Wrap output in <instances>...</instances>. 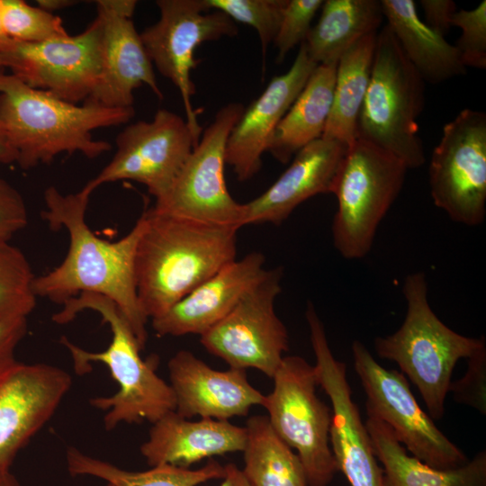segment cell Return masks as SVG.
<instances>
[{"mask_svg": "<svg viewBox=\"0 0 486 486\" xmlns=\"http://www.w3.org/2000/svg\"><path fill=\"white\" fill-rule=\"evenodd\" d=\"M323 2L322 0H288L273 41L277 50V63H282L291 50L305 40L311 28V21Z\"/></svg>", "mask_w": 486, "mask_h": 486, "instance_id": "e575fe53", "label": "cell"}, {"mask_svg": "<svg viewBox=\"0 0 486 486\" xmlns=\"http://www.w3.org/2000/svg\"><path fill=\"white\" fill-rule=\"evenodd\" d=\"M72 384L65 370L15 359L0 369V469L10 470L19 453L53 416Z\"/></svg>", "mask_w": 486, "mask_h": 486, "instance_id": "e0dca14e", "label": "cell"}, {"mask_svg": "<svg viewBox=\"0 0 486 486\" xmlns=\"http://www.w3.org/2000/svg\"><path fill=\"white\" fill-rule=\"evenodd\" d=\"M266 256L251 252L225 266L160 317L151 320L160 336L202 335L221 320L266 274Z\"/></svg>", "mask_w": 486, "mask_h": 486, "instance_id": "7402d4cb", "label": "cell"}, {"mask_svg": "<svg viewBox=\"0 0 486 486\" xmlns=\"http://www.w3.org/2000/svg\"><path fill=\"white\" fill-rule=\"evenodd\" d=\"M197 143L185 119L160 109L151 121L131 123L118 134L113 158L84 188L93 193L107 183L132 180L157 198L170 185Z\"/></svg>", "mask_w": 486, "mask_h": 486, "instance_id": "5bb4252c", "label": "cell"}, {"mask_svg": "<svg viewBox=\"0 0 486 486\" xmlns=\"http://www.w3.org/2000/svg\"><path fill=\"white\" fill-rule=\"evenodd\" d=\"M132 108H106L61 100L29 86L0 68V123L24 170L50 163L62 153L95 158L111 149L92 131L127 122Z\"/></svg>", "mask_w": 486, "mask_h": 486, "instance_id": "3957f363", "label": "cell"}, {"mask_svg": "<svg viewBox=\"0 0 486 486\" xmlns=\"http://www.w3.org/2000/svg\"><path fill=\"white\" fill-rule=\"evenodd\" d=\"M0 68H4L3 60L0 58Z\"/></svg>", "mask_w": 486, "mask_h": 486, "instance_id": "f6af8a7d", "label": "cell"}, {"mask_svg": "<svg viewBox=\"0 0 486 486\" xmlns=\"http://www.w3.org/2000/svg\"><path fill=\"white\" fill-rule=\"evenodd\" d=\"M434 204L454 222L481 225L486 217V114L461 111L446 123L428 168Z\"/></svg>", "mask_w": 486, "mask_h": 486, "instance_id": "7c38bea8", "label": "cell"}, {"mask_svg": "<svg viewBox=\"0 0 486 486\" xmlns=\"http://www.w3.org/2000/svg\"><path fill=\"white\" fill-rule=\"evenodd\" d=\"M55 313L53 320L65 324L73 320L83 310L97 312L108 324L112 339L106 349L90 352L62 338L61 343L69 351L75 371L79 374L90 371L93 363L105 364L118 391L112 396L97 397L91 404L106 413L104 423L112 429L121 423L151 424L176 409L173 390L156 372L158 357L143 360L137 338L125 316L117 305L101 294L85 292L69 299Z\"/></svg>", "mask_w": 486, "mask_h": 486, "instance_id": "277c9868", "label": "cell"}, {"mask_svg": "<svg viewBox=\"0 0 486 486\" xmlns=\"http://www.w3.org/2000/svg\"><path fill=\"white\" fill-rule=\"evenodd\" d=\"M66 461L71 475L97 477L112 486H197L225 475V466L216 461H210L199 469L160 464L143 472H130L76 447H68Z\"/></svg>", "mask_w": 486, "mask_h": 486, "instance_id": "f546056e", "label": "cell"}, {"mask_svg": "<svg viewBox=\"0 0 486 486\" xmlns=\"http://www.w3.org/2000/svg\"><path fill=\"white\" fill-rule=\"evenodd\" d=\"M382 464L383 486H486V452L453 469L433 468L407 453L391 428L368 417L364 423Z\"/></svg>", "mask_w": 486, "mask_h": 486, "instance_id": "cb8c5ba5", "label": "cell"}, {"mask_svg": "<svg viewBox=\"0 0 486 486\" xmlns=\"http://www.w3.org/2000/svg\"><path fill=\"white\" fill-rule=\"evenodd\" d=\"M91 194L84 187L68 194L55 186L45 190L46 210L41 216L51 230L68 231L69 247L60 265L35 276L34 292L58 304L85 292L105 296L125 316L143 349L148 338V319L139 303L135 256L144 217L141 215L132 229L116 241L100 238L86 221Z\"/></svg>", "mask_w": 486, "mask_h": 486, "instance_id": "6da1fadb", "label": "cell"}, {"mask_svg": "<svg viewBox=\"0 0 486 486\" xmlns=\"http://www.w3.org/2000/svg\"><path fill=\"white\" fill-rule=\"evenodd\" d=\"M211 10L224 13L234 22L251 26L257 32L266 56L274 41L288 0H205Z\"/></svg>", "mask_w": 486, "mask_h": 486, "instance_id": "d6a6232c", "label": "cell"}, {"mask_svg": "<svg viewBox=\"0 0 486 486\" xmlns=\"http://www.w3.org/2000/svg\"><path fill=\"white\" fill-rule=\"evenodd\" d=\"M320 17L302 42L317 65L338 62L352 45L377 32L384 18L378 0H327Z\"/></svg>", "mask_w": 486, "mask_h": 486, "instance_id": "4316f807", "label": "cell"}, {"mask_svg": "<svg viewBox=\"0 0 486 486\" xmlns=\"http://www.w3.org/2000/svg\"><path fill=\"white\" fill-rule=\"evenodd\" d=\"M27 222L28 212L22 196L0 176V244L9 243Z\"/></svg>", "mask_w": 486, "mask_h": 486, "instance_id": "8d00e7d4", "label": "cell"}, {"mask_svg": "<svg viewBox=\"0 0 486 486\" xmlns=\"http://www.w3.org/2000/svg\"><path fill=\"white\" fill-rule=\"evenodd\" d=\"M463 378L451 382L449 392L457 403L464 404L486 414V344L467 358Z\"/></svg>", "mask_w": 486, "mask_h": 486, "instance_id": "d590c367", "label": "cell"}, {"mask_svg": "<svg viewBox=\"0 0 486 486\" xmlns=\"http://www.w3.org/2000/svg\"><path fill=\"white\" fill-rule=\"evenodd\" d=\"M27 332V318L0 322V369L14 361V350Z\"/></svg>", "mask_w": 486, "mask_h": 486, "instance_id": "74e56055", "label": "cell"}, {"mask_svg": "<svg viewBox=\"0 0 486 486\" xmlns=\"http://www.w3.org/2000/svg\"><path fill=\"white\" fill-rule=\"evenodd\" d=\"M305 318L315 356L317 382L331 402L329 442L338 472L345 475L350 486H383L382 466L352 399L346 365L335 358L318 313L310 310Z\"/></svg>", "mask_w": 486, "mask_h": 486, "instance_id": "9a60e30c", "label": "cell"}, {"mask_svg": "<svg viewBox=\"0 0 486 486\" xmlns=\"http://www.w3.org/2000/svg\"><path fill=\"white\" fill-rule=\"evenodd\" d=\"M338 62L318 65L279 122L268 152L282 164L320 139L332 106Z\"/></svg>", "mask_w": 486, "mask_h": 486, "instance_id": "484cf974", "label": "cell"}, {"mask_svg": "<svg viewBox=\"0 0 486 486\" xmlns=\"http://www.w3.org/2000/svg\"><path fill=\"white\" fill-rule=\"evenodd\" d=\"M244 476L251 486H309L298 454L275 433L266 415H254L245 426Z\"/></svg>", "mask_w": 486, "mask_h": 486, "instance_id": "f1b7e54d", "label": "cell"}, {"mask_svg": "<svg viewBox=\"0 0 486 486\" xmlns=\"http://www.w3.org/2000/svg\"><path fill=\"white\" fill-rule=\"evenodd\" d=\"M451 26L461 29L455 48L465 68H486V1L472 10L461 9L452 17Z\"/></svg>", "mask_w": 486, "mask_h": 486, "instance_id": "836d02e7", "label": "cell"}, {"mask_svg": "<svg viewBox=\"0 0 486 486\" xmlns=\"http://www.w3.org/2000/svg\"><path fill=\"white\" fill-rule=\"evenodd\" d=\"M407 311L392 334L374 338L377 356L396 363L418 388L432 419L445 413L453 371L461 358H469L486 344L461 335L436 315L428 302V283L422 271L409 274L402 284Z\"/></svg>", "mask_w": 486, "mask_h": 486, "instance_id": "5b68a950", "label": "cell"}, {"mask_svg": "<svg viewBox=\"0 0 486 486\" xmlns=\"http://www.w3.org/2000/svg\"><path fill=\"white\" fill-rule=\"evenodd\" d=\"M425 23L436 32L445 36L450 30L451 20L457 11L452 0H421Z\"/></svg>", "mask_w": 486, "mask_h": 486, "instance_id": "f35d334b", "label": "cell"}, {"mask_svg": "<svg viewBox=\"0 0 486 486\" xmlns=\"http://www.w3.org/2000/svg\"><path fill=\"white\" fill-rule=\"evenodd\" d=\"M37 3L40 8L53 14L54 11L75 4L76 2L69 0H39Z\"/></svg>", "mask_w": 486, "mask_h": 486, "instance_id": "b9f144b4", "label": "cell"}, {"mask_svg": "<svg viewBox=\"0 0 486 486\" xmlns=\"http://www.w3.org/2000/svg\"><path fill=\"white\" fill-rule=\"evenodd\" d=\"M160 16L140 34L147 53L158 71L178 89L185 121L195 140L202 135L199 110L193 106L195 86L191 72L199 64L195 50L203 42L233 37L238 27L224 13L211 10L205 0H158Z\"/></svg>", "mask_w": 486, "mask_h": 486, "instance_id": "4fadbf2b", "label": "cell"}, {"mask_svg": "<svg viewBox=\"0 0 486 486\" xmlns=\"http://www.w3.org/2000/svg\"><path fill=\"white\" fill-rule=\"evenodd\" d=\"M351 351L368 417L385 423L412 456L433 468L453 469L468 461L420 408L404 374L382 366L359 340L353 341Z\"/></svg>", "mask_w": 486, "mask_h": 486, "instance_id": "30bf717a", "label": "cell"}, {"mask_svg": "<svg viewBox=\"0 0 486 486\" xmlns=\"http://www.w3.org/2000/svg\"><path fill=\"white\" fill-rule=\"evenodd\" d=\"M30 264L10 243L0 244V322L27 318L36 305Z\"/></svg>", "mask_w": 486, "mask_h": 486, "instance_id": "4dcf8cb0", "label": "cell"}, {"mask_svg": "<svg viewBox=\"0 0 486 486\" xmlns=\"http://www.w3.org/2000/svg\"><path fill=\"white\" fill-rule=\"evenodd\" d=\"M102 23L98 16L81 33L39 43L14 41L3 56L4 68L31 87L68 103L86 102L101 70Z\"/></svg>", "mask_w": 486, "mask_h": 486, "instance_id": "2e32d148", "label": "cell"}, {"mask_svg": "<svg viewBox=\"0 0 486 486\" xmlns=\"http://www.w3.org/2000/svg\"><path fill=\"white\" fill-rule=\"evenodd\" d=\"M16 160L17 153L0 123V164H12Z\"/></svg>", "mask_w": 486, "mask_h": 486, "instance_id": "60d3db41", "label": "cell"}, {"mask_svg": "<svg viewBox=\"0 0 486 486\" xmlns=\"http://www.w3.org/2000/svg\"><path fill=\"white\" fill-rule=\"evenodd\" d=\"M169 384L181 417L229 420L246 417L265 395L248 380L246 370L212 368L189 350L176 352L167 363Z\"/></svg>", "mask_w": 486, "mask_h": 486, "instance_id": "ffe728a7", "label": "cell"}, {"mask_svg": "<svg viewBox=\"0 0 486 486\" xmlns=\"http://www.w3.org/2000/svg\"><path fill=\"white\" fill-rule=\"evenodd\" d=\"M245 427L229 420H190L170 411L152 423L140 454L152 467L160 464L189 468L205 458L242 452Z\"/></svg>", "mask_w": 486, "mask_h": 486, "instance_id": "603a6c76", "label": "cell"}, {"mask_svg": "<svg viewBox=\"0 0 486 486\" xmlns=\"http://www.w3.org/2000/svg\"><path fill=\"white\" fill-rule=\"evenodd\" d=\"M230 103L216 113L197 145L151 210L216 225L243 227V203L230 194L224 169L228 138L244 112Z\"/></svg>", "mask_w": 486, "mask_h": 486, "instance_id": "9c48e42d", "label": "cell"}, {"mask_svg": "<svg viewBox=\"0 0 486 486\" xmlns=\"http://www.w3.org/2000/svg\"><path fill=\"white\" fill-rule=\"evenodd\" d=\"M4 31L14 41L39 43L68 35L59 16L22 0H0Z\"/></svg>", "mask_w": 486, "mask_h": 486, "instance_id": "1f68e13d", "label": "cell"}, {"mask_svg": "<svg viewBox=\"0 0 486 486\" xmlns=\"http://www.w3.org/2000/svg\"><path fill=\"white\" fill-rule=\"evenodd\" d=\"M381 4L388 26L424 82L439 84L466 73L455 46L419 18L413 0H382Z\"/></svg>", "mask_w": 486, "mask_h": 486, "instance_id": "d4e9b609", "label": "cell"}, {"mask_svg": "<svg viewBox=\"0 0 486 486\" xmlns=\"http://www.w3.org/2000/svg\"><path fill=\"white\" fill-rule=\"evenodd\" d=\"M0 486H21L10 470L0 469Z\"/></svg>", "mask_w": 486, "mask_h": 486, "instance_id": "ee69618b", "label": "cell"}, {"mask_svg": "<svg viewBox=\"0 0 486 486\" xmlns=\"http://www.w3.org/2000/svg\"><path fill=\"white\" fill-rule=\"evenodd\" d=\"M348 147L320 137L300 149L288 168L262 194L243 203V226L279 225L306 200L332 193Z\"/></svg>", "mask_w": 486, "mask_h": 486, "instance_id": "44dd1931", "label": "cell"}, {"mask_svg": "<svg viewBox=\"0 0 486 486\" xmlns=\"http://www.w3.org/2000/svg\"><path fill=\"white\" fill-rule=\"evenodd\" d=\"M95 4L102 23L101 70L96 87L85 103L132 108L133 92L142 85L163 99L153 64L131 20L137 1L97 0Z\"/></svg>", "mask_w": 486, "mask_h": 486, "instance_id": "ac0fdd59", "label": "cell"}, {"mask_svg": "<svg viewBox=\"0 0 486 486\" xmlns=\"http://www.w3.org/2000/svg\"><path fill=\"white\" fill-rule=\"evenodd\" d=\"M135 256L136 288L148 319L176 302L237 256L238 228L158 213H142Z\"/></svg>", "mask_w": 486, "mask_h": 486, "instance_id": "7a4b0ae2", "label": "cell"}, {"mask_svg": "<svg viewBox=\"0 0 486 486\" xmlns=\"http://www.w3.org/2000/svg\"><path fill=\"white\" fill-rule=\"evenodd\" d=\"M318 65L303 43L287 72L274 76L233 127L226 144L225 160L238 181L252 178L261 168L274 133Z\"/></svg>", "mask_w": 486, "mask_h": 486, "instance_id": "d6986e66", "label": "cell"}, {"mask_svg": "<svg viewBox=\"0 0 486 486\" xmlns=\"http://www.w3.org/2000/svg\"><path fill=\"white\" fill-rule=\"evenodd\" d=\"M283 275L282 266L267 269L221 320L200 336L202 346L230 368H254L273 378L290 345L274 310Z\"/></svg>", "mask_w": 486, "mask_h": 486, "instance_id": "8fae6325", "label": "cell"}, {"mask_svg": "<svg viewBox=\"0 0 486 486\" xmlns=\"http://www.w3.org/2000/svg\"><path fill=\"white\" fill-rule=\"evenodd\" d=\"M220 486H251L241 469L234 464L225 465V475Z\"/></svg>", "mask_w": 486, "mask_h": 486, "instance_id": "ab89813d", "label": "cell"}, {"mask_svg": "<svg viewBox=\"0 0 486 486\" xmlns=\"http://www.w3.org/2000/svg\"><path fill=\"white\" fill-rule=\"evenodd\" d=\"M106 486H112V484L107 483Z\"/></svg>", "mask_w": 486, "mask_h": 486, "instance_id": "bcb514c9", "label": "cell"}, {"mask_svg": "<svg viewBox=\"0 0 486 486\" xmlns=\"http://www.w3.org/2000/svg\"><path fill=\"white\" fill-rule=\"evenodd\" d=\"M424 80L391 28L377 32L371 77L357 121L356 139L391 153L413 169L425 163L417 118L425 104Z\"/></svg>", "mask_w": 486, "mask_h": 486, "instance_id": "8992f818", "label": "cell"}, {"mask_svg": "<svg viewBox=\"0 0 486 486\" xmlns=\"http://www.w3.org/2000/svg\"><path fill=\"white\" fill-rule=\"evenodd\" d=\"M408 167L379 147L356 139L347 148L332 193L338 202L331 233L342 257L362 259L400 194Z\"/></svg>", "mask_w": 486, "mask_h": 486, "instance_id": "52a82bcc", "label": "cell"}, {"mask_svg": "<svg viewBox=\"0 0 486 486\" xmlns=\"http://www.w3.org/2000/svg\"><path fill=\"white\" fill-rule=\"evenodd\" d=\"M377 32L360 39L338 59L332 106L321 137L347 147L356 141L357 121L371 77Z\"/></svg>", "mask_w": 486, "mask_h": 486, "instance_id": "83f0119b", "label": "cell"}, {"mask_svg": "<svg viewBox=\"0 0 486 486\" xmlns=\"http://www.w3.org/2000/svg\"><path fill=\"white\" fill-rule=\"evenodd\" d=\"M13 43H14V40L8 37V35L6 34L4 31L3 20H2V14H1V7H0V58L2 60H3V56L10 50Z\"/></svg>", "mask_w": 486, "mask_h": 486, "instance_id": "7bdbcfd3", "label": "cell"}, {"mask_svg": "<svg viewBox=\"0 0 486 486\" xmlns=\"http://www.w3.org/2000/svg\"><path fill=\"white\" fill-rule=\"evenodd\" d=\"M264 397L275 433L298 454L309 486H328L338 472L330 447L331 409L317 395L314 366L299 356H284Z\"/></svg>", "mask_w": 486, "mask_h": 486, "instance_id": "ba28073f", "label": "cell"}]
</instances>
